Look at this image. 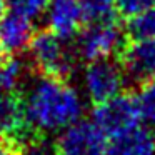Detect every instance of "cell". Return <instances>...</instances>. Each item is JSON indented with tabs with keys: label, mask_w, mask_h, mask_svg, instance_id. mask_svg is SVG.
Returning a JSON list of instances; mask_svg holds the SVG:
<instances>
[{
	"label": "cell",
	"mask_w": 155,
	"mask_h": 155,
	"mask_svg": "<svg viewBox=\"0 0 155 155\" xmlns=\"http://www.w3.org/2000/svg\"><path fill=\"white\" fill-rule=\"evenodd\" d=\"M22 98L27 120L37 134H58L85 114L84 95L65 78L52 75L32 80Z\"/></svg>",
	"instance_id": "6da1fadb"
},
{
	"label": "cell",
	"mask_w": 155,
	"mask_h": 155,
	"mask_svg": "<svg viewBox=\"0 0 155 155\" xmlns=\"http://www.w3.org/2000/svg\"><path fill=\"white\" fill-rule=\"evenodd\" d=\"M27 48L32 62L44 75L67 78L74 74L77 55L65 45V40L52 34L48 28L32 35Z\"/></svg>",
	"instance_id": "7a4b0ae2"
},
{
	"label": "cell",
	"mask_w": 155,
	"mask_h": 155,
	"mask_svg": "<svg viewBox=\"0 0 155 155\" xmlns=\"http://www.w3.org/2000/svg\"><path fill=\"white\" fill-rule=\"evenodd\" d=\"M75 55L85 62L112 58L125 47V30L115 18L88 24L87 28L78 32Z\"/></svg>",
	"instance_id": "3957f363"
},
{
	"label": "cell",
	"mask_w": 155,
	"mask_h": 155,
	"mask_svg": "<svg viewBox=\"0 0 155 155\" xmlns=\"http://www.w3.org/2000/svg\"><path fill=\"white\" fill-rule=\"evenodd\" d=\"M92 122L107 137V140H112L137 128L142 120L135 97L120 92L115 97L95 105Z\"/></svg>",
	"instance_id": "277c9868"
},
{
	"label": "cell",
	"mask_w": 155,
	"mask_h": 155,
	"mask_svg": "<svg viewBox=\"0 0 155 155\" xmlns=\"http://www.w3.org/2000/svg\"><path fill=\"white\" fill-rule=\"evenodd\" d=\"M125 84H127V77L124 74V68L112 58L87 62L82 72L84 97L94 105L124 92Z\"/></svg>",
	"instance_id": "5b68a950"
},
{
	"label": "cell",
	"mask_w": 155,
	"mask_h": 155,
	"mask_svg": "<svg viewBox=\"0 0 155 155\" xmlns=\"http://www.w3.org/2000/svg\"><path fill=\"white\" fill-rule=\"evenodd\" d=\"M107 137L94 122L77 120L58 132L55 142L57 155H107Z\"/></svg>",
	"instance_id": "8992f818"
},
{
	"label": "cell",
	"mask_w": 155,
	"mask_h": 155,
	"mask_svg": "<svg viewBox=\"0 0 155 155\" xmlns=\"http://www.w3.org/2000/svg\"><path fill=\"white\" fill-rule=\"evenodd\" d=\"M37 132L30 127L25 115L24 98L15 92L0 94V140L12 143L20 150L28 142L35 140Z\"/></svg>",
	"instance_id": "52a82bcc"
},
{
	"label": "cell",
	"mask_w": 155,
	"mask_h": 155,
	"mask_svg": "<svg viewBox=\"0 0 155 155\" xmlns=\"http://www.w3.org/2000/svg\"><path fill=\"white\" fill-rule=\"evenodd\" d=\"M122 68L127 82L143 84L155 78V35L137 38L122 48Z\"/></svg>",
	"instance_id": "ba28073f"
},
{
	"label": "cell",
	"mask_w": 155,
	"mask_h": 155,
	"mask_svg": "<svg viewBox=\"0 0 155 155\" xmlns=\"http://www.w3.org/2000/svg\"><path fill=\"white\" fill-rule=\"evenodd\" d=\"M47 28L62 40H72L84 24L78 0H47L44 10Z\"/></svg>",
	"instance_id": "9c48e42d"
},
{
	"label": "cell",
	"mask_w": 155,
	"mask_h": 155,
	"mask_svg": "<svg viewBox=\"0 0 155 155\" xmlns=\"http://www.w3.org/2000/svg\"><path fill=\"white\" fill-rule=\"evenodd\" d=\"M32 35L34 24L30 18L12 10L0 17V52L15 55L25 50Z\"/></svg>",
	"instance_id": "30bf717a"
},
{
	"label": "cell",
	"mask_w": 155,
	"mask_h": 155,
	"mask_svg": "<svg viewBox=\"0 0 155 155\" xmlns=\"http://www.w3.org/2000/svg\"><path fill=\"white\" fill-rule=\"evenodd\" d=\"M107 155H155V135L148 128H137L112 138Z\"/></svg>",
	"instance_id": "8fae6325"
},
{
	"label": "cell",
	"mask_w": 155,
	"mask_h": 155,
	"mask_svg": "<svg viewBox=\"0 0 155 155\" xmlns=\"http://www.w3.org/2000/svg\"><path fill=\"white\" fill-rule=\"evenodd\" d=\"M25 78V64L17 57L0 60V90L15 92Z\"/></svg>",
	"instance_id": "7c38bea8"
},
{
	"label": "cell",
	"mask_w": 155,
	"mask_h": 155,
	"mask_svg": "<svg viewBox=\"0 0 155 155\" xmlns=\"http://www.w3.org/2000/svg\"><path fill=\"white\" fill-rule=\"evenodd\" d=\"M84 22H104L115 17V2L114 0H78Z\"/></svg>",
	"instance_id": "4fadbf2b"
},
{
	"label": "cell",
	"mask_w": 155,
	"mask_h": 155,
	"mask_svg": "<svg viewBox=\"0 0 155 155\" xmlns=\"http://www.w3.org/2000/svg\"><path fill=\"white\" fill-rule=\"evenodd\" d=\"M140 90L135 95L140 120L148 127H155V78L140 84Z\"/></svg>",
	"instance_id": "5bb4252c"
},
{
	"label": "cell",
	"mask_w": 155,
	"mask_h": 155,
	"mask_svg": "<svg viewBox=\"0 0 155 155\" xmlns=\"http://www.w3.org/2000/svg\"><path fill=\"white\" fill-rule=\"evenodd\" d=\"M127 32L134 40L137 38H148L155 35V8L145 10L128 18Z\"/></svg>",
	"instance_id": "9a60e30c"
},
{
	"label": "cell",
	"mask_w": 155,
	"mask_h": 155,
	"mask_svg": "<svg viewBox=\"0 0 155 155\" xmlns=\"http://www.w3.org/2000/svg\"><path fill=\"white\" fill-rule=\"evenodd\" d=\"M5 4L10 7L12 12H17L30 20H35L44 15L47 0H5Z\"/></svg>",
	"instance_id": "2e32d148"
},
{
	"label": "cell",
	"mask_w": 155,
	"mask_h": 155,
	"mask_svg": "<svg viewBox=\"0 0 155 155\" xmlns=\"http://www.w3.org/2000/svg\"><path fill=\"white\" fill-rule=\"evenodd\" d=\"M115 2V10L122 17H134L137 14H142L145 10L155 8V0H114Z\"/></svg>",
	"instance_id": "e0dca14e"
},
{
	"label": "cell",
	"mask_w": 155,
	"mask_h": 155,
	"mask_svg": "<svg viewBox=\"0 0 155 155\" xmlns=\"http://www.w3.org/2000/svg\"><path fill=\"white\" fill-rule=\"evenodd\" d=\"M17 155H57V150H55V145L35 138V140L28 142L27 145H24L17 152Z\"/></svg>",
	"instance_id": "ac0fdd59"
},
{
	"label": "cell",
	"mask_w": 155,
	"mask_h": 155,
	"mask_svg": "<svg viewBox=\"0 0 155 155\" xmlns=\"http://www.w3.org/2000/svg\"><path fill=\"white\" fill-rule=\"evenodd\" d=\"M17 148L8 142H0V155H17Z\"/></svg>",
	"instance_id": "d6986e66"
},
{
	"label": "cell",
	"mask_w": 155,
	"mask_h": 155,
	"mask_svg": "<svg viewBox=\"0 0 155 155\" xmlns=\"http://www.w3.org/2000/svg\"><path fill=\"white\" fill-rule=\"evenodd\" d=\"M4 10H5V0H0V17L4 15Z\"/></svg>",
	"instance_id": "ffe728a7"
},
{
	"label": "cell",
	"mask_w": 155,
	"mask_h": 155,
	"mask_svg": "<svg viewBox=\"0 0 155 155\" xmlns=\"http://www.w3.org/2000/svg\"><path fill=\"white\" fill-rule=\"evenodd\" d=\"M0 60H2V52H0Z\"/></svg>",
	"instance_id": "44dd1931"
}]
</instances>
